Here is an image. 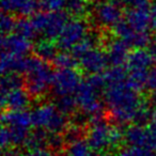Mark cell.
I'll return each mask as SVG.
<instances>
[{
	"mask_svg": "<svg viewBox=\"0 0 156 156\" xmlns=\"http://www.w3.org/2000/svg\"><path fill=\"white\" fill-rule=\"evenodd\" d=\"M77 60L75 56L73 55V52H69L66 50H63L61 52H58L57 56L54 59V64L58 67V69H74L75 65L77 64Z\"/></svg>",
	"mask_w": 156,
	"mask_h": 156,
	"instance_id": "cell-29",
	"label": "cell"
},
{
	"mask_svg": "<svg viewBox=\"0 0 156 156\" xmlns=\"http://www.w3.org/2000/svg\"><path fill=\"white\" fill-rule=\"evenodd\" d=\"M150 71H140V69H134L128 71L127 83L129 86L136 91L140 92L144 88H147V80Z\"/></svg>",
	"mask_w": 156,
	"mask_h": 156,
	"instance_id": "cell-24",
	"label": "cell"
},
{
	"mask_svg": "<svg viewBox=\"0 0 156 156\" xmlns=\"http://www.w3.org/2000/svg\"><path fill=\"white\" fill-rule=\"evenodd\" d=\"M122 2L121 0H104L98 2L94 10V18L102 27H115L122 20Z\"/></svg>",
	"mask_w": 156,
	"mask_h": 156,
	"instance_id": "cell-9",
	"label": "cell"
},
{
	"mask_svg": "<svg viewBox=\"0 0 156 156\" xmlns=\"http://www.w3.org/2000/svg\"><path fill=\"white\" fill-rule=\"evenodd\" d=\"M151 113H152V110L150 109L149 104L143 101L141 106L139 107L138 111H137L134 122L136 124H138V125L145 126V124L151 121Z\"/></svg>",
	"mask_w": 156,
	"mask_h": 156,
	"instance_id": "cell-34",
	"label": "cell"
},
{
	"mask_svg": "<svg viewBox=\"0 0 156 156\" xmlns=\"http://www.w3.org/2000/svg\"><path fill=\"white\" fill-rule=\"evenodd\" d=\"M31 22L37 33L43 34L45 39L55 40L60 37L63 28L69 22V17L62 11L39 12L33 14Z\"/></svg>",
	"mask_w": 156,
	"mask_h": 156,
	"instance_id": "cell-6",
	"label": "cell"
},
{
	"mask_svg": "<svg viewBox=\"0 0 156 156\" xmlns=\"http://www.w3.org/2000/svg\"><path fill=\"white\" fill-rule=\"evenodd\" d=\"M27 156H56V152L50 150L49 147H42V149L31 150Z\"/></svg>",
	"mask_w": 156,
	"mask_h": 156,
	"instance_id": "cell-40",
	"label": "cell"
},
{
	"mask_svg": "<svg viewBox=\"0 0 156 156\" xmlns=\"http://www.w3.org/2000/svg\"><path fill=\"white\" fill-rule=\"evenodd\" d=\"M155 152L156 151H150L143 147L128 145L120 150L117 156H153Z\"/></svg>",
	"mask_w": 156,
	"mask_h": 156,
	"instance_id": "cell-33",
	"label": "cell"
},
{
	"mask_svg": "<svg viewBox=\"0 0 156 156\" xmlns=\"http://www.w3.org/2000/svg\"><path fill=\"white\" fill-rule=\"evenodd\" d=\"M83 126L72 124V125L69 126V127L66 128V130L64 132V138L67 142H71V141L80 139L81 137H83Z\"/></svg>",
	"mask_w": 156,
	"mask_h": 156,
	"instance_id": "cell-38",
	"label": "cell"
},
{
	"mask_svg": "<svg viewBox=\"0 0 156 156\" xmlns=\"http://www.w3.org/2000/svg\"><path fill=\"white\" fill-rule=\"evenodd\" d=\"M113 30H115V34L117 35L119 39L123 40L126 44L129 42L133 34H134L135 31H136L128 25V23L126 22V20H121L120 23H118V24L113 27Z\"/></svg>",
	"mask_w": 156,
	"mask_h": 156,
	"instance_id": "cell-31",
	"label": "cell"
},
{
	"mask_svg": "<svg viewBox=\"0 0 156 156\" xmlns=\"http://www.w3.org/2000/svg\"><path fill=\"white\" fill-rule=\"evenodd\" d=\"M76 98L79 109L89 118V122L104 119V104L101 101V90L94 88L87 80L83 81L76 92Z\"/></svg>",
	"mask_w": 156,
	"mask_h": 156,
	"instance_id": "cell-5",
	"label": "cell"
},
{
	"mask_svg": "<svg viewBox=\"0 0 156 156\" xmlns=\"http://www.w3.org/2000/svg\"><path fill=\"white\" fill-rule=\"evenodd\" d=\"M80 74L74 69H60L54 74L51 91L56 98L77 92L81 85Z\"/></svg>",
	"mask_w": 156,
	"mask_h": 156,
	"instance_id": "cell-7",
	"label": "cell"
},
{
	"mask_svg": "<svg viewBox=\"0 0 156 156\" xmlns=\"http://www.w3.org/2000/svg\"><path fill=\"white\" fill-rule=\"evenodd\" d=\"M124 140L128 145L139 147L150 151H156V133L153 128L135 124L124 132Z\"/></svg>",
	"mask_w": 156,
	"mask_h": 156,
	"instance_id": "cell-10",
	"label": "cell"
},
{
	"mask_svg": "<svg viewBox=\"0 0 156 156\" xmlns=\"http://www.w3.org/2000/svg\"><path fill=\"white\" fill-rule=\"evenodd\" d=\"M31 115L33 126L45 129L50 134H62L69 127L66 115L52 103L40 104L33 109Z\"/></svg>",
	"mask_w": 156,
	"mask_h": 156,
	"instance_id": "cell-4",
	"label": "cell"
},
{
	"mask_svg": "<svg viewBox=\"0 0 156 156\" xmlns=\"http://www.w3.org/2000/svg\"><path fill=\"white\" fill-rule=\"evenodd\" d=\"M3 156H24V155H20V154H18L17 152H15V151H10V150H7Z\"/></svg>",
	"mask_w": 156,
	"mask_h": 156,
	"instance_id": "cell-47",
	"label": "cell"
},
{
	"mask_svg": "<svg viewBox=\"0 0 156 156\" xmlns=\"http://www.w3.org/2000/svg\"><path fill=\"white\" fill-rule=\"evenodd\" d=\"M147 47H149V51L156 58V37L151 39V42H150Z\"/></svg>",
	"mask_w": 156,
	"mask_h": 156,
	"instance_id": "cell-44",
	"label": "cell"
},
{
	"mask_svg": "<svg viewBox=\"0 0 156 156\" xmlns=\"http://www.w3.org/2000/svg\"><path fill=\"white\" fill-rule=\"evenodd\" d=\"M48 137H49L48 132H46L45 129H42V128H37L33 132H30L28 139L25 143V147H28L29 151L47 147Z\"/></svg>",
	"mask_w": 156,
	"mask_h": 156,
	"instance_id": "cell-22",
	"label": "cell"
},
{
	"mask_svg": "<svg viewBox=\"0 0 156 156\" xmlns=\"http://www.w3.org/2000/svg\"><path fill=\"white\" fill-rule=\"evenodd\" d=\"M30 100L31 95L29 92L18 88L1 94V106L8 107L9 110H26L30 104Z\"/></svg>",
	"mask_w": 156,
	"mask_h": 156,
	"instance_id": "cell-13",
	"label": "cell"
},
{
	"mask_svg": "<svg viewBox=\"0 0 156 156\" xmlns=\"http://www.w3.org/2000/svg\"><path fill=\"white\" fill-rule=\"evenodd\" d=\"M89 2H102V1H104V0H88Z\"/></svg>",
	"mask_w": 156,
	"mask_h": 156,
	"instance_id": "cell-49",
	"label": "cell"
},
{
	"mask_svg": "<svg viewBox=\"0 0 156 156\" xmlns=\"http://www.w3.org/2000/svg\"><path fill=\"white\" fill-rule=\"evenodd\" d=\"M89 34V26L81 18H74L66 23L60 37H58L57 45L62 50L72 49L76 44L83 41Z\"/></svg>",
	"mask_w": 156,
	"mask_h": 156,
	"instance_id": "cell-8",
	"label": "cell"
},
{
	"mask_svg": "<svg viewBox=\"0 0 156 156\" xmlns=\"http://www.w3.org/2000/svg\"><path fill=\"white\" fill-rule=\"evenodd\" d=\"M24 79L20 76V74H7L3 75L1 80V94H5L14 89L22 88L24 85Z\"/></svg>",
	"mask_w": 156,
	"mask_h": 156,
	"instance_id": "cell-28",
	"label": "cell"
},
{
	"mask_svg": "<svg viewBox=\"0 0 156 156\" xmlns=\"http://www.w3.org/2000/svg\"><path fill=\"white\" fill-rule=\"evenodd\" d=\"M103 98L109 115L118 125L134 122L137 111L143 102L139 92L130 87L127 79L115 83H107Z\"/></svg>",
	"mask_w": 156,
	"mask_h": 156,
	"instance_id": "cell-1",
	"label": "cell"
},
{
	"mask_svg": "<svg viewBox=\"0 0 156 156\" xmlns=\"http://www.w3.org/2000/svg\"><path fill=\"white\" fill-rule=\"evenodd\" d=\"M98 42H100V39H98V35L89 33L83 41H80L78 44H76L71 50H72V52H73L74 56L79 60V59H80L83 55L87 54L89 50L98 47Z\"/></svg>",
	"mask_w": 156,
	"mask_h": 156,
	"instance_id": "cell-23",
	"label": "cell"
},
{
	"mask_svg": "<svg viewBox=\"0 0 156 156\" xmlns=\"http://www.w3.org/2000/svg\"><path fill=\"white\" fill-rule=\"evenodd\" d=\"M65 141H66L65 138L61 136V134H50L49 133L47 147H49L54 152H60L64 147Z\"/></svg>",
	"mask_w": 156,
	"mask_h": 156,
	"instance_id": "cell-37",
	"label": "cell"
},
{
	"mask_svg": "<svg viewBox=\"0 0 156 156\" xmlns=\"http://www.w3.org/2000/svg\"><path fill=\"white\" fill-rule=\"evenodd\" d=\"M1 47L3 52L15 55V56L25 57L32 49L31 40H28L22 35L17 34H5L1 39Z\"/></svg>",
	"mask_w": 156,
	"mask_h": 156,
	"instance_id": "cell-11",
	"label": "cell"
},
{
	"mask_svg": "<svg viewBox=\"0 0 156 156\" xmlns=\"http://www.w3.org/2000/svg\"><path fill=\"white\" fill-rule=\"evenodd\" d=\"M155 57L143 48H135L132 52H129V56L126 61L128 71L134 69H140V71H149L150 67L153 65Z\"/></svg>",
	"mask_w": 156,
	"mask_h": 156,
	"instance_id": "cell-17",
	"label": "cell"
},
{
	"mask_svg": "<svg viewBox=\"0 0 156 156\" xmlns=\"http://www.w3.org/2000/svg\"><path fill=\"white\" fill-rule=\"evenodd\" d=\"M107 55L98 47L89 50L79 59V64L85 72L91 74L102 73L108 64Z\"/></svg>",
	"mask_w": 156,
	"mask_h": 156,
	"instance_id": "cell-12",
	"label": "cell"
},
{
	"mask_svg": "<svg viewBox=\"0 0 156 156\" xmlns=\"http://www.w3.org/2000/svg\"><path fill=\"white\" fill-rule=\"evenodd\" d=\"M56 106L62 113L65 115H73L75 112L76 108L78 107L77 104V98L74 96L73 94L69 95H63L60 98H57L56 100Z\"/></svg>",
	"mask_w": 156,
	"mask_h": 156,
	"instance_id": "cell-26",
	"label": "cell"
},
{
	"mask_svg": "<svg viewBox=\"0 0 156 156\" xmlns=\"http://www.w3.org/2000/svg\"><path fill=\"white\" fill-rule=\"evenodd\" d=\"M15 32L28 40L35 39L37 37V34H39L37 32V30H35L31 20H27V18H25V16L23 18H20L16 22Z\"/></svg>",
	"mask_w": 156,
	"mask_h": 156,
	"instance_id": "cell-27",
	"label": "cell"
},
{
	"mask_svg": "<svg viewBox=\"0 0 156 156\" xmlns=\"http://www.w3.org/2000/svg\"><path fill=\"white\" fill-rule=\"evenodd\" d=\"M65 156H93V150L87 139H77L64 147Z\"/></svg>",
	"mask_w": 156,
	"mask_h": 156,
	"instance_id": "cell-20",
	"label": "cell"
},
{
	"mask_svg": "<svg viewBox=\"0 0 156 156\" xmlns=\"http://www.w3.org/2000/svg\"><path fill=\"white\" fill-rule=\"evenodd\" d=\"M16 22L17 20H14V17L10 13L3 12L1 18H0V29L3 35L10 34L13 30H15Z\"/></svg>",
	"mask_w": 156,
	"mask_h": 156,
	"instance_id": "cell-35",
	"label": "cell"
},
{
	"mask_svg": "<svg viewBox=\"0 0 156 156\" xmlns=\"http://www.w3.org/2000/svg\"><path fill=\"white\" fill-rule=\"evenodd\" d=\"M151 125L152 128L156 129V106L154 107V109H152V113H151Z\"/></svg>",
	"mask_w": 156,
	"mask_h": 156,
	"instance_id": "cell-45",
	"label": "cell"
},
{
	"mask_svg": "<svg viewBox=\"0 0 156 156\" xmlns=\"http://www.w3.org/2000/svg\"><path fill=\"white\" fill-rule=\"evenodd\" d=\"M27 62H28V58L15 56V55L2 51L1 64H0L1 73H2V75L25 73L27 69Z\"/></svg>",
	"mask_w": 156,
	"mask_h": 156,
	"instance_id": "cell-19",
	"label": "cell"
},
{
	"mask_svg": "<svg viewBox=\"0 0 156 156\" xmlns=\"http://www.w3.org/2000/svg\"><path fill=\"white\" fill-rule=\"evenodd\" d=\"M151 42V37L147 33V31H135L132 39L128 42V46L134 48H144L145 46H149Z\"/></svg>",
	"mask_w": 156,
	"mask_h": 156,
	"instance_id": "cell-32",
	"label": "cell"
},
{
	"mask_svg": "<svg viewBox=\"0 0 156 156\" xmlns=\"http://www.w3.org/2000/svg\"><path fill=\"white\" fill-rule=\"evenodd\" d=\"M150 11L149 5L134 7L126 14V22L136 31H147L150 29Z\"/></svg>",
	"mask_w": 156,
	"mask_h": 156,
	"instance_id": "cell-15",
	"label": "cell"
},
{
	"mask_svg": "<svg viewBox=\"0 0 156 156\" xmlns=\"http://www.w3.org/2000/svg\"><path fill=\"white\" fill-rule=\"evenodd\" d=\"M25 86L31 98H41L47 94L51 88L54 74L51 67L39 57H30L27 62V69L25 72Z\"/></svg>",
	"mask_w": 156,
	"mask_h": 156,
	"instance_id": "cell-2",
	"label": "cell"
},
{
	"mask_svg": "<svg viewBox=\"0 0 156 156\" xmlns=\"http://www.w3.org/2000/svg\"><path fill=\"white\" fill-rule=\"evenodd\" d=\"M2 123L8 127H20L30 129L33 126L32 115L26 110H9L3 112Z\"/></svg>",
	"mask_w": 156,
	"mask_h": 156,
	"instance_id": "cell-18",
	"label": "cell"
},
{
	"mask_svg": "<svg viewBox=\"0 0 156 156\" xmlns=\"http://www.w3.org/2000/svg\"><path fill=\"white\" fill-rule=\"evenodd\" d=\"M93 156H113V155L108 151H101V152H96L95 154H93Z\"/></svg>",
	"mask_w": 156,
	"mask_h": 156,
	"instance_id": "cell-46",
	"label": "cell"
},
{
	"mask_svg": "<svg viewBox=\"0 0 156 156\" xmlns=\"http://www.w3.org/2000/svg\"><path fill=\"white\" fill-rule=\"evenodd\" d=\"M150 30L156 32V5L150 11Z\"/></svg>",
	"mask_w": 156,
	"mask_h": 156,
	"instance_id": "cell-42",
	"label": "cell"
},
{
	"mask_svg": "<svg viewBox=\"0 0 156 156\" xmlns=\"http://www.w3.org/2000/svg\"><path fill=\"white\" fill-rule=\"evenodd\" d=\"M0 144H1L2 150H5V151L9 150V147L12 145L9 128H8L5 125H3V127L1 128V134H0Z\"/></svg>",
	"mask_w": 156,
	"mask_h": 156,
	"instance_id": "cell-39",
	"label": "cell"
},
{
	"mask_svg": "<svg viewBox=\"0 0 156 156\" xmlns=\"http://www.w3.org/2000/svg\"><path fill=\"white\" fill-rule=\"evenodd\" d=\"M121 2L123 3V5H129V7H132V8L149 5V3H147V0H121Z\"/></svg>",
	"mask_w": 156,
	"mask_h": 156,
	"instance_id": "cell-43",
	"label": "cell"
},
{
	"mask_svg": "<svg viewBox=\"0 0 156 156\" xmlns=\"http://www.w3.org/2000/svg\"><path fill=\"white\" fill-rule=\"evenodd\" d=\"M127 72L124 67H122V65L121 66H112L104 73L107 83H120V81H124L127 79Z\"/></svg>",
	"mask_w": 156,
	"mask_h": 156,
	"instance_id": "cell-30",
	"label": "cell"
},
{
	"mask_svg": "<svg viewBox=\"0 0 156 156\" xmlns=\"http://www.w3.org/2000/svg\"><path fill=\"white\" fill-rule=\"evenodd\" d=\"M40 0H1L2 11L16 13L22 16H30L37 13Z\"/></svg>",
	"mask_w": 156,
	"mask_h": 156,
	"instance_id": "cell-14",
	"label": "cell"
},
{
	"mask_svg": "<svg viewBox=\"0 0 156 156\" xmlns=\"http://www.w3.org/2000/svg\"><path fill=\"white\" fill-rule=\"evenodd\" d=\"M87 132V140L95 152L108 151L120 145L124 140V132L119 125H111L104 119L91 122Z\"/></svg>",
	"mask_w": 156,
	"mask_h": 156,
	"instance_id": "cell-3",
	"label": "cell"
},
{
	"mask_svg": "<svg viewBox=\"0 0 156 156\" xmlns=\"http://www.w3.org/2000/svg\"><path fill=\"white\" fill-rule=\"evenodd\" d=\"M57 46L56 44L52 42V40H42V41L37 42L34 46V52L35 56L39 57L40 59L44 61H54L55 57L57 56L58 51H57Z\"/></svg>",
	"mask_w": 156,
	"mask_h": 156,
	"instance_id": "cell-21",
	"label": "cell"
},
{
	"mask_svg": "<svg viewBox=\"0 0 156 156\" xmlns=\"http://www.w3.org/2000/svg\"><path fill=\"white\" fill-rule=\"evenodd\" d=\"M67 0H40V5L49 12L62 11L66 5Z\"/></svg>",
	"mask_w": 156,
	"mask_h": 156,
	"instance_id": "cell-36",
	"label": "cell"
},
{
	"mask_svg": "<svg viewBox=\"0 0 156 156\" xmlns=\"http://www.w3.org/2000/svg\"><path fill=\"white\" fill-rule=\"evenodd\" d=\"M151 102L156 106V91H154L151 95Z\"/></svg>",
	"mask_w": 156,
	"mask_h": 156,
	"instance_id": "cell-48",
	"label": "cell"
},
{
	"mask_svg": "<svg viewBox=\"0 0 156 156\" xmlns=\"http://www.w3.org/2000/svg\"><path fill=\"white\" fill-rule=\"evenodd\" d=\"M152 128V127H151ZM153 129H154V128H153ZM154 130H155V133H156V129H154Z\"/></svg>",
	"mask_w": 156,
	"mask_h": 156,
	"instance_id": "cell-50",
	"label": "cell"
},
{
	"mask_svg": "<svg viewBox=\"0 0 156 156\" xmlns=\"http://www.w3.org/2000/svg\"><path fill=\"white\" fill-rule=\"evenodd\" d=\"M66 11L73 17L80 18L85 16L89 11V1L88 0H67Z\"/></svg>",
	"mask_w": 156,
	"mask_h": 156,
	"instance_id": "cell-25",
	"label": "cell"
},
{
	"mask_svg": "<svg viewBox=\"0 0 156 156\" xmlns=\"http://www.w3.org/2000/svg\"><path fill=\"white\" fill-rule=\"evenodd\" d=\"M147 88L151 90L152 92L156 91V66H154L151 71L149 72L147 80Z\"/></svg>",
	"mask_w": 156,
	"mask_h": 156,
	"instance_id": "cell-41",
	"label": "cell"
},
{
	"mask_svg": "<svg viewBox=\"0 0 156 156\" xmlns=\"http://www.w3.org/2000/svg\"><path fill=\"white\" fill-rule=\"evenodd\" d=\"M128 47L129 46L121 39H115L109 41L107 43L106 48L108 62L112 66H121L124 63H126L128 56H129Z\"/></svg>",
	"mask_w": 156,
	"mask_h": 156,
	"instance_id": "cell-16",
	"label": "cell"
}]
</instances>
